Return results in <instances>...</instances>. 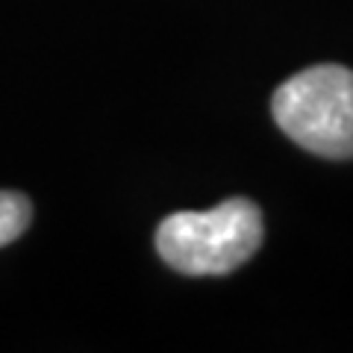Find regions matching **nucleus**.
Instances as JSON below:
<instances>
[{"instance_id":"f257e3e1","label":"nucleus","mask_w":353,"mask_h":353,"mask_svg":"<svg viewBox=\"0 0 353 353\" xmlns=\"http://www.w3.org/2000/svg\"><path fill=\"white\" fill-rule=\"evenodd\" d=\"M265 218L248 197L206 212H174L157 230V253L185 277H224L262 248Z\"/></svg>"},{"instance_id":"f03ea898","label":"nucleus","mask_w":353,"mask_h":353,"mask_svg":"<svg viewBox=\"0 0 353 353\" xmlns=\"http://www.w3.org/2000/svg\"><path fill=\"white\" fill-rule=\"evenodd\" d=\"M271 115L294 145L324 159H353V71L312 65L271 97Z\"/></svg>"},{"instance_id":"7ed1b4c3","label":"nucleus","mask_w":353,"mask_h":353,"mask_svg":"<svg viewBox=\"0 0 353 353\" xmlns=\"http://www.w3.org/2000/svg\"><path fill=\"white\" fill-rule=\"evenodd\" d=\"M30 221H32V206L27 194L0 192V248L12 245L18 236H24Z\"/></svg>"}]
</instances>
